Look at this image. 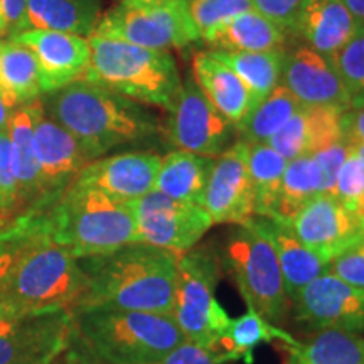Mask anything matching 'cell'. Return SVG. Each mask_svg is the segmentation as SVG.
Wrapping results in <instances>:
<instances>
[{"label":"cell","mask_w":364,"mask_h":364,"mask_svg":"<svg viewBox=\"0 0 364 364\" xmlns=\"http://www.w3.org/2000/svg\"><path fill=\"white\" fill-rule=\"evenodd\" d=\"M9 226L16 258L0 302L27 312L73 311L86 284L78 258L53 238L39 209H26Z\"/></svg>","instance_id":"1"},{"label":"cell","mask_w":364,"mask_h":364,"mask_svg":"<svg viewBox=\"0 0 364 364\" xmlns=\"http://www.w3.org/2000/svg\"><path fill=\"white\" fill-rule=\"evenodd\" d=\"M19 208L17 181L12 167L11 142L7 130H0V216Z\"/></svg>","instance_id":"38"},{"label":"cell","mask_w":364,"mask_h":364,"mask_svg":"<svg viewBox=\"0 0 364 364\" xmlns=\"http://www.w3.org/2000/svg\"><path fill=\"white\" fill-rule=\"evenodd\" d=\"M2 247H4V233L2 230H0V250H2Z\"/></svg>","instance_id":"52"},{"label":"cell","mask_w":364,"mask_h":364,"mask_svg":"<svg viewBox=\"0 0 364 364\" xmlns=\"http://www.w3.org/2000/svg\"><path fill=\"white\" fill-rule=\"evenodd\" d=\"M348 156H349V145L346 144L344 140H339V142L327 145V147L312 154V157L316 159L318 169H321L324 193L332 194L336 179H338L341 167H343V164L346 162Z\"/></svg>","instance_id":"39"},{"label":"cell","mask_w":364,"mask_h":364,"mask_svg":"<svg viewBox=\"0 0 364 364\" xmlns=\"http://www.w3.org/2000/svg\"><path fill=\"white\" fill-rule=\"evenodd\" d=\"M290 36L262 12L250 9L228 19L203 43L215 51L260 53L287 49Z\"/></svg>","instance_id":"24"},{"label":"cell","mask_w":364,"mask_h":364,"mask_svg":"<svg viewBox=\"0 0 364 364\" xmlns=\"http://www.w3.org/2000/svg\"><path fill=\"white\" fill-rule=\"evenodd\" d=\"M351 149V152H354L356 154V156L361 159V161L364 162V144H359V145H353V147H349Z\"/></svg>","instance_id":"50"},{"label":"cell","mask_w":364,"mask_h":364,"mask_svg":"<svg viewBox=\"0 0 364 364\" xmlns=\"http://www.w3.org/2000/svg\"><path fill=\"white\" fill-rule=\"evenodd\" d=\"M0 230L4 233V247L0 250V290H2L4 282H6L14 258H16V243H14V235L9 223L7 225H0Z\"/></svg>","instance_id":"45"},{"label":"cell","mask_w":364,"mask_h":364,"mask_svg":"<svg viewBox=\"0 0 364 364\" xmlns=\"http://www.w3.org/2000/svg\"><path fill=\"white\" fill-rule=\"evenodd\" d=\"M177 255L147 243L81 258L86 284L73 314L91 309L172 314Z\"/></svg>","instance_id":"2"},{"label":"cell","mask_w":364,"mask_h":364,"mask_svg":"<svg viewBox=\"0 0 364 364\" xmlns=\"http://www.w3.org/2000/svg\"><path fill=\"white\" fill-rule=\"evenodd\" d=\"M193 78L209 102L235 125V129L253 110L252 95L240 76L209 51L194 56Z\"/></svg>","instance_id":"23"},{"label":"cell","mask_w":364,"mask_h":364,"mask_svg":"<svg viewBox=\"0 0 364 364\" xmlns=\"http://www.w3.org/2000/svg\"><path fill=\"white\" fill-rule=\"evenodd\" d=\"M122 4H157L164 2V0H120Z\"/></svg>","instance_id":"51"},{"label":"cell","mask_w":364,"mask_h":364,"mask_svg":"<svg viewBox=\"0 0 364 364\" xmlns=\"http://www.w3.org/2000/svg\"><path fill=\"white\" fill-rule=\"evenodd\" d=\"M17 105L12 102V98L0 88V130H7L9 120H11L12 112L16 110Z\"/></svg>","instance_id":"46"},{"label":"cell","mask_w":364,"mask_h":364,"mask_svg":"<svg viewBox=\"0 0 364 364\" xmlns=\"http://www.w3.org/2000/svg\"><path fill=\"white\" fill-rule=\"evenodd\" d=\"M199 41L216 31L228 19L253 9L252 0H184Z\"/></svg>","instance_id":"36"},{"label":"cell","mask_w":364,"mask_h":364,"mask_svg":"<svg viewBox=\"0 0 364 364\" xmlns=\"http://www.w3.org/2000/svg\"><path fill=\"white\" fill-rule=\"evenodd\" d=\"M0 88L17 107L36 102L43 93L33 53L12 39L0 41Z\"/></svg>","instance_id":"31"},{"label":"cell","mask_w":364,"mask_h":364,"mask_svg":"<svg viewBox=\"0 0 364 364\" xmlns=\"http://www.w3.org/2000/svg\"><path fill=\"white\" fill-rule=\"evenodd\" d=\"M329 272L349 284L364 289V236L329 263Z\"/></svg>","instance_id":"40"},{"label":"cell","mask_w":364,"mask_h":364,"mask_svg":"<svg viewBox=\"0 0 364 364\" xmlns=\"http://www.w3.org/2000/svg\"><path fill=\"white\" fill-rule=\"evenodd\" d=\"M223 351L206 349L186 339L174 351L156 364H226Z\"/></svg>","instance_id":"42"},{"label":"cell","mask_w":364,"mask_h":364,"mask_svg":"<svg viewBox=\"0 0 364 364\" xmlns=\"http://www.w3.org/2000/svg\"><path fill=\"white\" fill-rule=\"evenodd\" d=\"M39 211L53 238L78 260L139 243L130 204L98 189L70 186L58 201Z\"/></svg>","instance_id":"4"},{"label":"cell","mask_w":364,"mask_h":364,"mask_svg":"<svg viewBox=\"0 0 364 364\" xmlns=\"http://www.w3.org/2000/svg\"><path fill=\"white\" fill-rule=\"evenodd\" d=\"M2 4L4 17L7 22V38L21 33L24 27V16H26V0H0Z\"/></svg>","instance_id":"44"},{"label":"cell","mask_w":364,"mask_h":364,"mask_svg":"<svg viewBox=\"0 0 364 364\" xmlns=\"http://www.w3.org/2000/svg\"><path fill=\"white\" fill-rule=\"evenodd\" d=\"M285 364H364V338L343 331L317 332L306 344L289 346Z\"/></svg>","instance_id":"30"},{"label":"cell","mask_w":364,"mask_h":364,"mask_svg":"<svg viewBox=\"0 0 364 364\" xmlns=\"http://www.w3.org/2000/svg\"><path fill=\"white\" fill-rule=\"evenodd\" d=\"M34 134L41 171V196L39 201L31 208L46 209L75 182L90 159L65 127L46 115L41 102L36 107Z\"/></svg>","instance_id":"15"},{"label":"cell","mask_w":364,"mask_h":364,"mask_svg":"<svg viewBox=\"0 0 364 364\" xmlns=\"http://www.w3.org/2000/svg\"><path fill=\"white\" fill-rule=\"evenodd\" d=\"M334 65L351 98V108L364 107V26H358L353 38L336 54Z\"/></svg>","instance_id":"35"},{"label":"cell","mask_w":364,"mask_h":364,"mask_svg":"<svg viewBox=\"0 0 364 364\" xmlns=\"http://www.w3.org/2000/svg\"><path fill=\"white\" fill-rule=\"evenodd\" d=\"M43 107L78 140L90 162L162 134L159 118L147 107L85 78L54 91Z\"/></svg>","instance_id":"3"},{"label":"cell","mask_w":364,"mask_h":364,"mask_svg":"<svg viewBox=\"0 0 364 364\" xmlns=\"http://www.w3.org/2000/svg\"><path fill=\"white\" fill-rule=\"evenodd\" d=\"M129 204L135 218L139 243L167 250L177 257L198 247L215 225L203 206L177 201L156 189Z\"/></svg>","instance_id":"11"},{"label":"cell","mask_w":364,"mask_h":364,"mask_svg":"<svg viewBox=\"0 0 364 364\" xmlns=\"http://www.w3.org/2000/svg\"><path fill=\"white\" fill-rule=\"evenodd\" d=\"M344 4L353 14L358 26H364V0H344Z\"/></svg>","instance_id":"47"},{"label":"cell","mask_w":364,"mask_h":364,"mask_svg":"<svg viewBox=\"0 0 364 364\" xmlns=\"http://www.w3.org/2000/svg\"><path fill=\"white\" fill-rule=\"evenodd\" d=\"M100 19V0H26L22 31L43 29L90 38Z\"/></svg>","instance_id":"27"},{"label":"cell","mask_w":364,"mask_h":364,"mask_svg":"<svg viewBox=\"0 0 364 364\" xmlns=\"http://www.w3.org/2000/svg\"><path fill=\"white\" fill-rule=\"evenodd\" d=\"M73 316L76 334L102 364H156L186 341L172 314L91 309Z\"/></svg>","instance_id":"5"},{"label":"cell","mask_w":364,"mask_h":364,"mask_svg":"<svg viewBox=\"0 0 364 364\" xmlns=\"http://www.w3.org/2000/svg\"><path fill=\"white\" fill-rule=\"evenodd\" d=\"M250 145L236 139L216 157L203 208L215 225H241L253 216V193L248 172Z\"/></svg>","instance_id":"19"},{"label":"cell","mask_w":364,"mask_h":364,"mask_svg":"<svg viewBox=\"0 0 364 364\" xmlns=\"http://www.w3.org/2000/svg\"><path fill=\"white\" fill-rule=\"evenodd\" d=\"M75 336L71 311L27 312L0 302V364H49Z\"/></svg>","instance_id":"10"},{"label":"cell","mask_w":364,"mask_h":364,"mask_svg":"<svg viewBox=\"0 0 364 364\" xmlns=\"http://www.w3.org/2000/svg\"><path fill=\"white\" fill-rule=\"evenodd\" d=\"M162 156L152 150H130L91 161L71 186L98 189L122 203H132L154 189Z\"/></svg>","instance_id":"17"},{"label":"cell","mask_w":364,"mask_h":364,"mask_svg":"<svg viewBox=\"0 0 364 364\" xmlns=\"http://www.w3.org/2000/svg\"><path fill=\"white\" fill-rule=\"evenodd\" d=\"M225 270L248 309L280 327L290 312L284 277L275 250L247 223L235 225L220 257Z\"/></svg>","instance_id":"7"},{"label":"cell","mask_w":364,"mask_h":364,"mask_svg":"<svg viewBox=\"0 0 364 364\" xmlns=\"http://www.w3.org/2000/svg\"><path fill=\"white\" fill-rule=\"evenodd\" d=\"M300 108L302 105L294 95L284 85H279L240 125H236V139L247 144L268 142Z\"/></svg>","instance_id":"33"},{"label":"cell","mask_w":364,"mask_h":364,"mask_svg":"<svg viewBox=\"0 0 364 364\" xmlns=\"http://www.w3.org/2000/svg\"><path fill=\"white\" fill-rule=\"evenodd\" d=\"M341 115L343 113L331 108L302 107L267 144L287 162L312 156L317 150L343 140Z\"/></svg>","instance_id":"22"},{"label":"cell","mask_w":364,"mask_h":364,"mask_svg":"<svg viewBox=\"0 0 364 364\" xmlns=\"http://www.w3.org/2000/svg\"><path fill=\"white\" fill-rule=\"evenodd\" d=\"M318 194H324V186L316 159L312 156H302L289 161L282 177L272 218L289 223Z\"/></svg>","instance_id":"29"},{"label":"cell","mask_w":364,"mask_h":364,"mask_svg":"<svg viewBox=\"0 0 364 364\" xmlns=\"http://www.w3.org/2000/svg\"><path fill=\"white\" fill-rule=\"evenodd\" d=\"M166 135L176 149L215 159L236 142L235 125L209 102L193 76L182 80Z\"/></svg>","instance_id":"13"},{"label":"cell","mask_w":364,"mask_h":364,"mask_svg":"<svg viewBox=\"0 0 364 364\" xmlns=\"http://www.w3.org/2000/svg\"><path fill=\"white\" fill-rule=\"evenodd\" d=\"M341 134L349 147L364 144V107L349 108L341 115Z\"/></svg>","instance_id":"43"},{"label":"cell","mask_w":364,"mask_h":364,"mask_svg":"<svg viewBox=\"0 0 364 364\" xmlns=\"http://www.w3.org/2000/svg\"><path fill=\"white\" fill-rule=\"evenodd\" d=\"M245 223L267 238L275 250L289 300L309 282L329 272V263L304 247L289 223L265 216H252Z\"/></svg>","instance_id":"20"},{"label":"cell","mask_w":364,"mask_h":364,"mask_svg":"<svg viewBox=\"0 0 364 364\" xmlns=\"http://www.w3.org/2000/svg\"><path fill=\"white\" fill-rule=\"evenodd\" d=\"M294 321L312 332H364V289L326 272L290 299Z\"/></svg>","instance_id":"12"},{"label":"cell","mask_w":364,"mask_h":364,"mask_svg":"<svg viewBox=\"0 0 364 364\" xmlns=\"http://www.w3.org/2000/svg\"><path fill=\"white\" fill-rule=\"evenodd\" d=\"M302 4L304 0H252L255 11L262 12L268 19L279 24L290 38Z\"/></svg>","instance_id":"41"},{"label":"cell","mask_w":364,"mask_h":364,"mask_svg":"<svg viewBox=\"0 0 364 364\" xmlns=\"http://www.w3.org/2000/svg\"><path fill=\"white\" fill-rule=\"evenodd\" d=\"M49 364H90V363H86L85 359L80 356V354L73 353V349L70 348L68 351L63 353L61 356H59L58 359H54V361Z\"/></svg>","instance_id":"48"},{"label":"cell","mask_w":364,"mask_h":364,"mask_svg":"<svg viewBox=\"0 0 364 364\" xmlns=\"http://www.w3.org/2000/svg\"><path fill=\"white\" fill-rule=\"evenodd\" d=\"M248 145V172L253 193V216L272 218L287 161L267 142Z\"/></svg>","instance_id":"32"},{"label":"cell","mask_w":364,"mask_h":364,"mask_svg":"<svg viewBox=\"0 0 364 364\" xmlns=\"http://www.w3.org/2000/svg\"><path fill=\"white\" fill-rule=\"evenodd\" d=\"M220 255L208 247H194L177 258L174 316L191 343L221 351L231 318L215 294L221 279Z\"/></svg>","instance_id":"8"},{"label":"cell","mask_w":364,"mask_h":364,"mask_svg":"<svg viewBox=\"0 0 364 364\" xmlns=\"http://www.w3.org/2000/svg\"><path fill=\"white\" fill-rule=\"evenodd\" d=\"M306 248L331 263L364 236V216L349 211L334 194H318L289 221Z\"/></svg>","instance_id":"14"},{"label":"cell","mask_w":364,"mask_h":364,"mask_svg":"<svg viewBox=\"0 0 364 364\" xmlns=\"http://www.w3.org/2000/svg\"><path fill=\"white\" fill-rule=\"evenodd\" d=\"M90 65L83 78L136 103L171 112L182 86L174 56L124 41L91 34Z\"/></svg>","instance_id":"6"},{"label":"cell","mask_w":364,"mask_h":364,"mask_svg":"<svg viewBox=\"0 0 364 364\" xmlns=\"http://www.w3.org/2000/svg\"><path fill=\"white\" fill-rule=\"evenodd\" d=\"M216 159L176 149L162 157L154 189L177 201L203 206Z\"/></svg>","instance_id":"26"},{"label":"cell","mask_w":364,"mask_h":364,"mask_svg":"<svg viewBox=\"0 0 364 364\" xmlns=\"http://www.w3.org/2000/svg\"><path fill=\"white\" fill-rule=\"evenodd\" d=\"M332 194L349 211L364 216V162L349 149V156L341 167Z\"/></svg>","instance_id":"37"},{"label":"cell","mask_w":364,"mask_h":364,"mask_svg":"<svg viewBox=\"0 0 364 364\" xmlns=\"http://www.w3.org/2000/svg\"><path fill=\"white\" fill-rule=\"evenodd\" d=\"M26 46L38 63L41 91L51 95L85 76L90 65V41L81 36L56 31L26 29L11 36Z\"/></svg>","instance_id":"18"},{"label":"cell","mask_w":364,"mask_h":364,"mask_svg":"<svg viewBox=\"0 0 364 364\" xmlns=\"http://www.w3.org/2000/svg\"><path fill=\"white\" fill-rule=\"evenodd\" d=\"M287 49L260 53H233L209 49L213 56L230 66L252 95L253 108L258 107L280 85Z\"/></svg>","instance_id":"28"},{"label":"cell","mask_w":364,"mask_h":364,"mask_svg":"<svg viewBox=\"0 0 364 364\" xmlns=\"http://www.w3.org/2000/svg\"><path fill=\"white\" fill-rule=\"evenodd\" d=\"M36 107H38V100L17 107L12 112L7 125L12 167L17 181V194H19V208H24V211L34 206L41 196V171L34 134Z\"/></svg>","instance_id":"25"},{"label":"cell","mask_w":364,"mask_h":364,"mask_svg":"<svg viewBox=\"0 0 364 364\" xmlns=\"http://www.w3.org/2000/svg\"><path fill=\"white\" fill-rule=\"evenodd\" d=\"M358 22L344 0H304L292 38L334 59L356 33Z\"/></svg>","instance_id":"21"},{"label":"cell","mask_w":364,"mask_h":364,"mask_svg":"<svg viewBox=\"0 0 364 364\" xmlns=\"http://www.w3.org/2000/svg\"><path fill=\"white\" fill-rule=\"evenodd\" d=\"M7 34H9V31H7V22H6V17H4L2 4H0V38H6Z\"/></svg>","instance_id":"49"},{"label":"cell","mask_w":364,"mask_h":364,"mask_svg":"<svg viewBox=\"0 0 364 364\" xmlns=\"http://www.w3.org/2000/svg\"><path fill=\"white\" fill-rule=\"evenodd\" d=\"M93 34L140 48L171 51L199 41L184 0L157 4H118L102 14Z\"/></svg>","instance_id":"9"},{"label":"cell","mask_w":364,"mask_h":364,"mask_svg":"<svg viewBox=\"0 0 364 364\" xmlns=\"http://www.w3.org/2000/svg\"><path fill=\"white\" fill-rule=\"evenodd\" d=\"M280 85H284L302 107L348 112L351 98L341 80L334 59L306 44L287 49Z\"/></svg>","instance_id":"16"},{"label":"cell","mask_w":364,"mask_h":364,"mask_svg":"<svg viewBox=\"0 0 364 364\" xmlns=\"http://www.w3.org/2000/svg\"><path fill=\"white\" fill-rule=\"evenodd\" d=\"M273 339H282L289 346L299 344L297 341L292 339V336L287 334L280 327L270 324L252 309H248L247 314H243L241 317L231 318L230 329L221 343V351L225 353L228 363L243 359L250 364L253 361V349L260 343Z\"/></svg>","instance_id":"34"}]
</instances>
